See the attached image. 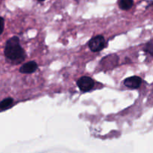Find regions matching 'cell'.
I'll return each mask as SVG.
<instances>
[{
  "label": "cell",
  "instance_id": "cell-1",
  "mask_svg": "<svg viewBox=\"0 0 153 153\" xmlns=\"http://www.w3.org/2000/svg\"><path fill=\"white\" fill-rule=\"evenodd\" d=\"M4 55L7 58L16 62H21L25 59V51L19 44L17 37H13L7 40L4 48Z\"/></svg>",
  "mask_w": 153,
  "mask_h": 153
},
{
  "label": "cell",
  "instance_id": "cell-2",
  "mask_svg": "<svg viewBox=\"0 0 153 153\" xmlns=\"http://www.w3.org/2000/svg\"><path fill=\"white\" fill-rule=\"evenodd\" d=\"M106 42L102 36H96L89 41V47L94 52H100L105 47Z\"/></svg>",
  "mask_w": 153,
  "mask_h": 153
},
{
  "label": "cell",
  "instance_id": "cell-3",
  "mask_svg": "<svg viewBox=\"0 0 153 153\" xmlns=\"http://www.w3.org/2000/svg\"><path fill=\"white\" fill-rule=\"evenodd\" d=\"M77 85L82 91L88 92L94 88V82L91 78L88 76H82L78 80Z\"/></svg>",
  "mask_w": 153,
  "mask_h": 153
},
{
  "label": "cell",
  "instance_id": "cell-4",
  "mask_svg": "<svg viewBox=\"0 0 153 153\" xmlns=\"http://www.w3.org/2000/svg\"><path fill=\"white\" fill-rule=\"evenodd\" d=\"M142 79L139 76H131L124 81V85L130 89H137L141 85Z\"/></svg>",
  "mask_w": 153,
  "mask_h": 153
},
{
  "label": "cell",
  "instance_id": "cell-5",
  "mask_svg": "<svg viewBox=\"0 0 153 153\" xmlns=\"http://www.w3.org/2000/svg\"><path fill=\"white\" fill-rule=\"evenodd\" d=\"M37 69V63L34 61H29L28 63L24 64L19 69V72L25 74H29L35 72Z\"/></svg>",
  "mask_w": 153,
  "mask_h": 153
},
{
  "label": "cell",
  "instance_id": "cell-6",
  "mask_svg": "<svg viewBox=\"0 0 153 153\" xmlns=\"http://www.w3.org/2000/svg\"><path fill=\"white\" fill-rule=\"evenodd\" d=\"M134 1L133 0H120L119 5L122 10H129L133 6Z\"/></svg>",
  "mask_w": 153,
  "mask_h": 153
},
{
  "label": "cell",
  "instance_id": "cell-7",
  "mask_svg": "<svg viewBox=\"0 0 153 153\" xmlns=\"http://www.w3.org/2000/svg\"><path fill=\"white\" fill-rule=\"evenodd\" d=\"M13 100L12 98H6L3 100L2 101L0 102V109L1 110H5V109L9 108L13 104Z\"/></svg>",
  "mask_w": 153,
  "mask_h": 153
},
{
  "label": "cell",
  "instance_id": "cell-8",
  "mask_svg": "<svg viewBox=\"0 0 153 153\" xmlns=\"http://www.w3.org/2000/svg\"><path fill=\"white\" fill-rule=\"evenodd\" d=\"M145 51L148 53L150 54L151 55H153V40H151L150 41L146 43L145 46Z\"/></svg>",
  "mask_w": 153,
  "mask_h": 153
},
{
  "label": "cell",
  "instance_id": "cell-9",
  "mask_svg": "<svg viewBox=\"0 0 153 153\" xmlns=\"http://www.w3.org/2000/svg\"><path fill=\"white\" fill-rule=\"evenodd\" d=\"M4 20L2 17L0 16V35L2 34L3 31H4Z\"/></svg>",
  "mask_w": 153,
  "mask_h": 153
},
{
  "label": "cell",
  "instance_id": "cell-10",
  "mask_svg": "<svg viewBox=\"0 0 153 153\" xmlns=\"http://www.w3.org/2000/svg\"><path fill=\"white\" fill-rule=\"evenodd\" d=\"M37 1H44V0H37Z\"/></svg>",
  "mask_w": 153,
  "mask_h": 153
}]
</instances>
